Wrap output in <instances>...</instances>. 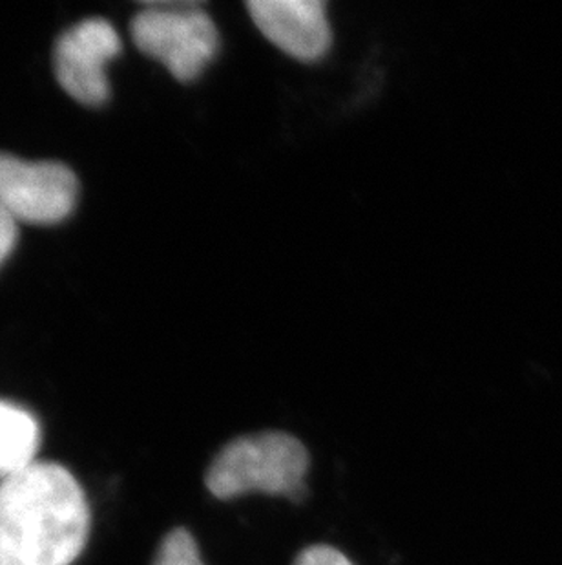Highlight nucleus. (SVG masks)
I'll return each mask as SVG.
<instances>
[{"label":"nucleus","mask_w":562,"mask_h":565,"mask_svg":"<svg viewBox=\"0 0 562 565\" xmlns=\"http://www.w3.org/2000/svg\"><path fill=\"white\" fill-rule=\"evenodd\" d=\"M90 533V507L68 469L33 461L0 481V565H72Z\"/></svg>","instance_id":"nucleus-1"},{"label":"nucleus","mask_w":562,"mask_h":565,"mask_svg":"<svg viewBox=\"0 0 562 565\" xmlns=\"http://www.w3.org/2000/svg\"><path fill=\"white\" fill-rule=\"evenodd\" d=\"M307 469V450L291 434H250L221 448L208 467L205 483L221 500L252 491L296 498Z\"/></svg>","instance_id":"nucleus-2"},{"label":"nucleus","mask_w":562,"mask_h":565,"mask_svg":"<svg viewBox=\"0 0 562 565\" xmlns=\"http://www.w3.org/2000/svg\"><path fill=\"white\" fill-rule=\"evenodd\" d=\"M132 39L175 79L192 81L216 57L218 28L199 2H152L132 21Z\"/></svg>","instance_id":"nucleus-3"},{"label":"nucleus","mask_w":562,"mask_h":565,"mask_svg":"<svg viewBox=\"0 0 562 565\" xmlns=\"http://www.w3.org/2000/svg\"><path fill=\"white\" fill-rule=\"evenodd\" d=\"M77 200L74 172L58 163H30L0 154V213L13 222L55 224Z\"/></svg>","instance_id":"nucleus-4"},{"label":"nucleus","mask_w":562,"mask_h":565,"mask_svg":"<svg viewBox=\"0 0 562 565\" xmlns=\"http://www.w3.org/2000/svg\"><path fill=\"white\" fill-rule=\"evenodd\" d=\"M121 43L107 21L80 22L58 39L55 46V74L69 96L85 105L107 102L105 68L119 54Z\"/></svg>","instance_id":"nucleus-5"},{"label":"nucleus","mask_w":562,"mask_h":565,"mask_svg":"<svg viewBox=\"0 0 562 565\" xmlns=\"http://www.w3.org/2000/svg\"><path fill=\"white\" fill-rule=\"evenodd\" d=\"M324 0H250L252 21L278 49L300 61L324 57L331 26Z\"/></svg>","instance_id":"nucleus-6"},{"label":"nucleus","mask_w":562,"mask_h":565,"mask_svg":"<svg viewBox=\"0 0 562 565\" xmlns=\"http://www.w3.org/2000/svg\"><path fill=\"white\" fill-rule=\"evenodd\" d=\"M41 430L30 412L0 401V481L35 461Z\"/></svg>","instance_id":"nucleus-7"},{"label":"nucleus","mask_w":562,"mask_h":565,"mask_svg":"<svg viewBox=\"0 0 562 565\" xmlns=\"http://www.w3.org/2000/svg\"><path fill=\"white\" fill-rule=\"evenodd\" d=\"M152 565H203L196 540L186 529H174L161 542Z\"/></svg>","instance_id":"nucleus-8"},{"label":"nucleus","mask_w":562,"mask_h":565,"mask_svg":"<svg viewBox=\"0 0 562 565\" xmlns=\"http://www.w3.org/2000/svg\"><path fill=\"white\" fill-rule=\"evenodd\" d=\"M292 565H353L347 556L329 545H313L303 550Z\"/></svg>","instance_id":"nucleus-9"},{"label":"nucleus","mask_w":562,"mask_h":565,"mask_svg":"<svg viewBox=\"0 0 562 565\" xmlns=\"http://www.w3.org/2000/svg\"><path fill=\"white\" fill-rule=\"evenodd\" d=\"M17 224L10 216L0 213V264L8 258L11 249L15 246Z\"/></svg>","instance_id":"nucleus-10"}]
</instances>
